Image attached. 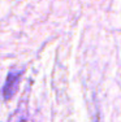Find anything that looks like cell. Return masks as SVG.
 <instances>
[{
    "mask_svg": "<svg viewBox=\"0 0 121 122\" xmlns=\"http://www.w3.org/2000/svg\"><path fill=\"white\" fill-rule=\"evenodd\" d=\"M21 75H22L21 70H13L8 74L7 81H5L4 87H3V97H4L5 100H9V99L16 94Z\"/></svg>",
    "mask_w": 121,
    "mask_h": 122,
    "instance_id": "cell-1",
    "label": "cell"
},
{
    "mask_svg": "<svg viewBox=\"0 0 121 122\" xmlns=\"http://www.w3.org/2000/svg\"><path fill=\"white\" fill-rule=\"evenodd\" d=\"M18 122H27V121H26V118H25V117H21L18 120Z\"/></svg>",
    "mask_w": 121,
    "mask_h": 122,
    "instance_id": "cell-2",
    "label": "cell"
}]
</instances>
